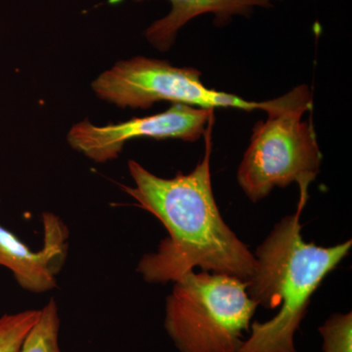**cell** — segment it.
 <instances>
[{"mask_svg":"<svg viewBox=\"0 0 352 352\" xmlns=\"http://www.w3.org/2000/svg\"><path fill=\"white\" fill-rule=\"evenodd\" d=\"M214 113L210 109L173 104L166 112L118 124L98 126L85 120L72 127L67 139L73 149L96 163H105L118 157L132 139L175 138L195 142L205 134Z\"/></svg>","mask_w":352,"mask_h":352,"instance_id":"obj_6","label":"cell"},{"mask_svg":"<svg viewBox=\"0 0 352 352\" xmlns=\"http://www.w3.org/2000/svg\"><path fill=\"white\" fill-rule=\"evenodd\" d=\"M43 249L34 251L0 224V265L13 273L25 291L45 293L57 286V275L68 256L69 229L52 212L43 214Z\"/></svg>","mask_w":352,"mask_h":352,"instance_id":"obj_7","label":"cell"},{"mask_svg":"<svg viewBox=\"0 0 352 352\" xmlns=\"http://www.w3.org/2000/svg\"><path fill=\"white\" fill-rule=\"evenodd\" d=\"M324 352H352V314L331 315L319 328Z\"/></svg>","mask_w":352,"mask_h":352,"instance_id":"obj_11","label":"cell"},{"mask_svg":"<svg viewBox=\"0 0 352 352\" xmlns=\"http://www.w3.org/2000/svg\"><path fill=\"white\" fill-rule=\"evenodd\" d=\"M206 131L205 156L194 170L173 178L153 175L135 161L129 162L134 186H122L139 207L155 215L168 231L159 249L145 254L138 271L146 282H175L195 267L251 279L256 258L222 219L212 193L210 132Z\"/></svg>","mask_w":352,"mask_h":352,"instance_id":"obj_1","label":"cell"},{"mask_svg":"<svg viewBox=\"0 0 352 352\" xmlns=\"http://www.w3.org/2000/svg\"><path fill=\"white\" fill-rule=\"evenodd\" d=\"M59 331L58 305L54 300H51L41 310L38 321L28 333L20 352H61Z\"/></svg>","mask_w":352,"mask_h":352,"instance_id":"obj_9","label":"cell"},{"mask_svg":"<svg viewBox=\"0 0 352 352\" xmlns=\"http://www.w3.org/2000/svg\"><path fill=\"white\" fill-rule=\"evenodd\" d=\"M312 105V94L305 85L264 101L267 119L254 127L237 175L241 188L254 203L275 187L285 188L294 182L300 187V199L307 201L322 162L314 124L302 120Z\"/></svg>","mask_w":352,"mask_h":352,"instance_id":"obj_3","label":"cell"},{"mask_svg":"<svg viewBox=\"0 0 352 352\" xmlns=\"http://www.w3.org/2000/svg\"><path fill=\"white\" fill-rule=\"evenodd\" d=\"M92 88L102 100L120 108L148 109L162 101L210 110L264 108V101H248L208 88L201 82L198 69L178 68L166 61L142 56L118 62L94 80Z\"/></svg>","mask_w":352,"mask_h":352,"instance_id":"obj_5","label":"cell"},{"mask_svg":"<svg viewBox=\"0 0 352 352\" xmlns=\"http://www.w3.org/2000/svg\"><path fill=\"white\" fill-rule=\"evenodd\" d=\"M258 307L247 282L192 270L166 298L164 327L180 352H239Z\"/></svg>","mask_w":352,"mask_h":352,"instance_id":"obj_4","label":"cell"},{"mask_svg":"<svg viewBox=\"0 0 352 352\" xmlns=\"http://www.w3.org/2000/svg\"><path fill=\"white\" fill-rule=\"evenodd\" d=\"M41 310H25L0 317V352H20L23 342L38 321Z\"/></svg>","mask_w":352,"mask_h":352,"instance_id":"obj_10","label":"cell"},{"mask_svg":"<svg viewBox=\"0 0 352 352\" xmlns=\"http://www.w3.org/2000/svg\"><path fill=\"white\" fill-rule=\"evenodd\" d=\"M300 200L295 214L285 217L259 245L248 293L256 305L276 309L270 321L254 322L239 352H298L294 342L310 298L351 249V240L319 247L303 240Z\"/></svg>","mask_w":352,"mask_h":352,"instance_id":"obj_2","label":"cell"},{"mask_svg":"<svg viewBox=\"0 0 352 352\" xmlns=\"http://www.w3.org/2000/svg\"><path fill=\"white\" fill-rule=\"evenodd\" d=\"M142 1V0H135ZM171 10L162 19L153 23L146 38L157 50H170L178 32L190 21L205 14H212L220 24L229 22L234 16L249 15L256 7L270 8L277 0H168Z\"/></svg>","mask_w":352,"mask_h":352,"instance_id":"obj_8","label":"cell"}]
</instances>
